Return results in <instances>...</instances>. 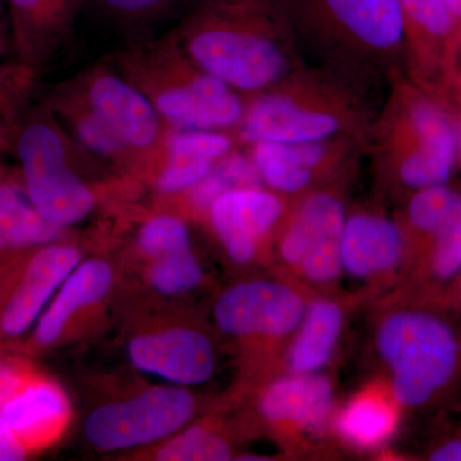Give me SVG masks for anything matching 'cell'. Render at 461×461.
<instances>
[{
    "mask_svg": "<svg viewBox=\"0 0 461 461\" xmlns=\"http://www.w3.org/2000/svg\"><path fill=\"white\" fill-rule=\"evenodd\" d=\"M377 348L393 373V393L403 406L423 405L453 377L457 342L447 324L420 312L387 315Z\"/></svg>",
    "mask_w": 461,
    "mask_h": 461,
    "instance_id": "cell-1",
    "label": "cell"
},
{
    "mask_svg": "<svg viewBox=\"0 0 461 461\" xmlns=\"http://www.w3.org/2000/svg\"><path fill=\"white\" fill-rule=\"evenodd\" d=\"M195 409V399L184 387H151L94 409L85 421V436L102 451L154 444L180 432Z\"/></svg>",
    "mask_w": 461,
    "mask_h": 461,
    "instance_id": "cell-2",
    "label": "cell"
},
{
    "mask_svg": "<svg viewBox=\"0 0 461 461\" xmlns=\"http://www.w3.org/2000/svg\"><path fill=\"white\" fill-rule=\"evenodd\" d=\"M26 193L39 213L58 227L72 226L90 213L91 191L66 165L59 136L44 124L27 127L18 141Z\"/></svg>",
    "mask_w": 461,
    "mask_h": 461,
    "instance_id": "cell-3",
    "label": "cell"
},
{
    "mask_svg": "<svg viewBox=\"0 0 461 461\" xmlns=\"http://www.w3.org/2000/svg\"><path fill=\"white\" fill-rule=\"evenodd\" d=\"M305 311L304 299L288 285L254 280L224 291L215 303L214 320L238 338H284L299 329Z\"/></svg>",
    "mask_w": 461,
    "mask_h": 461,
    "instance_id": "cell-4",
    "label": "cell"
},
{
    "mask_svg": "<svg viewBox=\"0 0 461 461\" xmlns=\"http://www.w3.org/2000/svg\"><path fill=\"white\" fill-rule=\"evenodd\" d=\"M345 222L344 206L338 198L315 194L300 206L285 232L280 244L282 260L314 284L336 281L342 271Z\"/></svg>",
    "mask_w": 461,
    "mask_h": 461,
    "instance_id": "cell-5",
    "label": "cell"
},
{
    "mask_svg": "<svg viewBox=\"0 0 461 461\" xmlns=\"http://www.w3.org/2000/svg\"><path fill=\"white\" fill-rule=\"evenodd\" d=\"M190 51L209 75L240 89H260L284 69V58L271 41L238 30L200 32L191 41Z\"/></svg>",
    "mask_w": 461,
    "mask_h": 461,
    "instance_id": "cell-6",
    "label": "cell"
},
{
    "mask_svg": "<svg viewBox=\"0 0 461 461\" xmlns=\"http://www.w3.org/2000/svg\"><path fill=\"white\" fill-rule=\"evenodd\" d=\"M127 355L139 371L177 386L204 384L215 369L211 339L199 330L182 327L136 336L127 346Z\"/></svg>",
    "mask_w": 461,
    "mask_h": 461,
    "instance_id": "cell-7",
    "label": "cell"
},
{
    "mask_svg": "<svg viewBox=\"0 0 461 461\" xmlns=\"http://www.w3.org/2000/svg\"><path fill=\"white\" fill-rule=\"evenodd\" d=\"M81 262L71 245L50 244L33 254L0 313V330L8 338L25 333L39 321L58 288Z\"/></svg>",
    "mask_w": 461,
    "mask_h": 461,
    "instance_id": "cell-8",
    "label": "cell"
},
{
    "mask_svg": "<svg viewBox=\"0 0 461 461\" xmlns=\"http://www.w3.org/2000/svg\"><path fill=\"white\" fill-rule=\"evenodd\" d=\"M281 214L280 199L259 187L227 191L211 206L215 233L230 259L239 264L254 259L260 240Z\"/></svg>",
    "mask_w": 461,
    "mask_h": 461,
    "instance_id": "cell-9",
    "label": "cell"
},
{
    "mask_svg": "<svg viewBox=\"0 0 461 461\" xmlns=\"http://www.w3.org/2000/svg\"><path fill=\"white\" fill-rule=\"evenodd\" d=\"M411 123L417 149L402 160L400 177L406 186L418 190L445 185L459 157L456 127L429 103L412 107Z\"/></svg>",
    "mask_w": 461,
    "mask_h": 461,
    "instance_id": "cell-10",
    "label": "cell"
},
{
    "mask_svg": "<svg viewBox=\"0 0 461 461\" xmlns=\"http://www.w3.org/2000/svg\"><path fill=\"white\" fill-rule=\"evenodd\" d=\"M0 420L32 450L60 436L71 420V403L54 382L29 375L0 406Z\"/></svg>",
    "mask_w": 461,
    "mask_h": 461,
    "instance_id": "cell-11",
    "label": "cell"
},
{
    "mask_svg": "<svg viewBox=\"0 0 461 461\" xmlns=\"http://www.w3.org/2000/svg\"><path fill=\"white\" fill-rule=\"evenodd\" d=\"M332 402V384L329 378L317 373H293L264 390L259 408L263 417L271 423L321 433L329 424Z\"/></svg>",
    "mask_w": 461,
    "mask_h": 461,
    "instance_id": "cell-12",
    "label": "cell"
},
{
    "mask_svg": "<svg viewBox=\"0 0 461 461\" xmlns=\"http://www.w3.org/2000/svg\"><path fill=\"white\" fill-rule=\"evenodd\" d=\"M402 236L395 223L375 214L346 221L341 241L342 269L357 278L393 271L402 259Z\"/></svg>",
    "mask_w": 461,
    "mask_h": 461,
    "instance_id": "cell-13",
    "label": "cell"
},
{
    "mask_svg": "<svg viewBox=\"0 0 461 461\" xmlns=\"http://www.w3.org/2000/svg\"><path fill=\"white\" fill-rule=\"evenodd\" d=\"M330 114L311 111L286 98L268 96L253 105L247 115L244 135L248 140L302 144L321 141L338 130Z\"/></svg>",
    "mask_w": 461,
    "mask_h": 461,
    "instance_id": "cell-14",
    "label": "cell"
},
{
    "mask_svg": "<svg viewBox=\"0 0 461 461\" xmlns=\"http://www.w3.org/2000/svg\"><path fill=\"white\" fill-rule=\"evenodd\" d=\"M157 104L173 122L198 130L230 126L242 113L238 96L213 75L202 76L181 89L165 91Z\"/></svg>",
    "mask_w": 461,
    "mask_h": 461,
    "instance_id": "cell-15",
    "label": "cell"
},
{
    "mask_svg": "<svg viewBox=\"0 0 461 461\" xmlns=\"http://www.w3.org/2000/svg\"><path fill=\"white\" fill-rule=\"evenodd\" d=\"M113 282V269L102 259L78 263L42 312L35 330L36 344H54L77 312L104 299Z\"/></svg>",
    "mask_w": 461,
    "mask_h": 461,
    "instance_id": "cell-16",
    "label": "cell"
},
{
    "mask_svg": "<svg viewBox=\"0 0 461 461\" xmlns=\"http://www.w3.org/2000/svg\"><path fill=\"white\" fill-rule=\"evenodd\" d=\"M94 112L105 121L118 138L133 145L147 147L156 139V112L141 94L114 77H103L90 93Z\"/></svg>",
    "mask_w": 461,
    "mask_h": 461,
    "instance_id": "cell-17",
    "label": "cell"
},
{
    "mask_svg": "<svg viewBox=\"0 0 461 461\" xmlns=\"http://www.w3.org/2000/svg\"><path fill=\"white\" fill-rule=\"evenodd\" d=\"M339 25L379 50L395 47L406 30L400 0H321Z\"/></svg>",
    "mask_w": 461,
    "mask_h": 461,
    "instance_id": "cell-18",
    "label": "cell"
},
{
    "mask_svg": "<svg viewBox=\"0 0 461 461\" xmlns=\"http://www.w3.org/2000/svg\"><path fill=\"white\" fill-rule=\"evenodd\" d=\"M342 323L344 314L335 302L318 299L306 306L299 332L288 350L290 371L295 375H312L323 368L335 351Z\"/></svg>",
    "mask_w": 461,
    "mask_h": 461,
    "instance_id": "cell-19",
    "label": "cell"
},
{
    "mask_svg": "<svg viewBox=\"0 0 461 461\" xmlns=\"http://www.w3.org/2000/svg\"><path fill=\"white\" fill-rule=\"evenodd\" d=\"M324 157L321 141L302 144L257 142L253 163L260 178L282 193H295L304 189L315 167Z\"/></svg>",
    "mask_w": 461,
    "mask_h": 461,
    "instance_id": "cell-20",
    "label": "cell"
},
{
    "mask_svg": "<svg viewBox=\"0 0 461 461\" xmlns=\"http://www.w3.org/2000/svg\"><path fill=\"white\" fill-rule=\"evenodd\" d=\"M60 229L48 222L27 193L12 184H0V250L53 244Z\"/></svg>",
    "mask_w": 461,
    "mask_h": 461,
    "instance_id": "cell-21",
    "label": "cell"
},
{
    "mask_svg": "<svg viewBox=\"0 0 461 461\" xmlns=\"http://www.w3.org/2000/svg\"><path fill=\"white\" fill-rule=\"evenodd\" d=\"M397 420L396 408L390 397L368 391L354 397L339 411L336 429L348 444L375 447L390 438Z\"/></svg>",
    "mask_w": 461,
    "mask_h": 461,
    "instance_id": "cell-22",
    "label": "cell"
},
{
    "mask_svg": "<svg viewBox=\"0 0 461 461\" xmlns=\"http://www.w3.org/2000/svg\"><path fill=\"white\" fill-rule=\"evenodd\" d=\"M232 448L222 436L204 426H193L173 435L159 450L162 461H223L232 457Z\"/></svg>",
    "mask_w": 461,
    "mask_h": 461,
    "instance_id": "cell-23",
    "label": "cell"
},
{
    "mask_svg": "<svg viewBox=\"0 0 461 461\" xmlns=\"http://www.w3.org/2000/svg\"><path fill=\"white\" fill-rule=\"evenodd\" d=\"M151 286L165 295H178L199 286L203 268L193 250L151 259L149 268Z\"/></svg>",
    "mask_w": 461,
    "mask_h": 461,
    "instance_id": "cell-24",
    "label": "cell"
},
{
    "mask_svg": "<svg viewBox=\"0 0 461 461\" xmlns=\"http://www.w3.org/2000/svg\"><path fill=\"white\" fill-rule=\"evenodd\" d=\"M461 203L456 191L441 186L424 187L409 204V221L415 229L435 235Z\"/></svg>",
    "mask_w": 461,
    "mask_h": 461,
    "instance_id": "cell-25",
    "label": "cell"
},
{
    "mask_svg": "<svg viewBox=\"0 0 461 461\" xmlns=\"http://www.w3.org/2000/svg\"><path fill=\"white\" fill-rule=\"evenodd\" d=\"M142 253L150 259L190 250V233L185 223L171 215L151 218L139 235Z\"/></svg>",
    "mask_w": 461,
    "mask_h": 461,
    "instance_id": "cell-26",
    "label": "cell"
},
{
    "mask_svg": "<svg viewBox=\"0 0 461 461\" xmlns=\"http://www.w3.org/2000/svg\"><path fill=\"white\" fill-rule=\"evenodd\" d=\"M406 25L420 29L436 39L447 38L457 23L444 0H400Z\"/></svg>",
    "mask_w": 461,
    "mask_h": 461,
    "instance_id": "cell-27",
    "label": "cell"
},
{
    "mask_svg": "<svg viewBox=\"0 0 461 461\" xmlns=\"http://www.w3.org/2000/svg\"><path fill=\"white\" fill-rule=\"evenodd\" d=\"M433 236L432 269L437 277L447 280L461 269V203Z\"/></svg>",
    "mask_w": 461,
    "mask_h": 461,
    "instance_id": "cell-28",
    "label": "cell"
},
{
    "mask_svg": "<svg viewBox=\"0 0 461 461\" xmlns=\"http://www.w3.org/2000/svg\"><path fill=\"white\" fill-rule=\"evenodd\" d=\"M211 171L212 159L189 151L171 150V159L159 178V189L176 193L195 186Z\"/></svg>",
    "mask_w": 461,
    "mask_h": 461,
    "instance_id": "cell-29",
    "label": "cell"
},
{
    "mask_svg": "<svg viewBox=\"0 0 461 461\" xmlns=\"http://www.w3.org/2000/svg\"><path fill=\"white\" fill-rule=\"evenodd\" d=\"M230 148V141L222 135L204 131L177 133L171 140V150L189 151L213 160L223 156Z\"/></svg>",
    "mask_w": 461,
    "mask_h": 461,
    "instance_id": "cell-30",
    "label": "cell"
},
{
    "mask_svg": "<svg viewBox=\"0 0 461 461\" xmlns=\"http://www.w3.org/2000/svg\"><path fill=\"white\" fill-rule=\"evenodd\" d=\"M78 135L87 148L98 153H112L122 144L114 130L96 113L84 118L78 127Z\"/></svg>",
    "mask_w": 461,
    "mask_h": 461,
    "instance_id": "cell-31",
    "label": "cell"
},
{
    "mask_svg": "<svg viewBox=\"0 0 461 461\" xmlns=\"http://www.w3.org/2000/svg\"><path fill=\"white\" fill-rule=\"evenodd\" d=\"M63 0H8L14 14L27 23H41L56 14Z\"/></svg>",
    "mask_w": 461,
    "mask_h": 461,
    "instance_id": "cell-32",
    "label": "cell"
},
{
    "mask_svg": "<svg viewBox=\"0 0 461 461\" xmlns=\"http://www.w3.org/2000/svg\"><path fill=\"white\" fill-rule=\"evenodd\" d=\"M29 377L16 364L0 362V406L21 387Z\"/></svg>",
    "mask_w": 461,
    "mask_h": 461,
    "instance_id": "cell-33",
    "label": "cell"
},
{
    "mask_svg": "<svg viewBox=\"0 0 461 461\" xmlns=\"http://www.w3.org/2000/svg\"><path fill=\"white\" fill-rule=\"evenodd\" d=\"M29 448L0 420V461H20L26 459Z\"/></svg>",
    "mask_w": 461,
    "mask_h": 461,
    "instance_id": "cell-34",
    "label": "cell"
},
{
    "mask_svg": "<svg viewBox=\"0 0 461 461\" xmlns=\"http://www.w3.org/2000/svg\"><path fill=\"white\" fill-rule=\"evenodd\" d=\"M100 2L114 11L139 14V12L150 11V9L159 7L167 0H100Z\"/></svg>",
    "mask_w": 461,
    "mask_h": 461,
    "instance_id": "cell-35",
    "label": "cell"
},
{
    "mask_svg": "<svg viewBox=\"0 0 461 461\" xmlns=\"http://www.w3.org/2000/svg\"><path fill=\"white\" fill-rule=\"evenodd\" d=\"M430 459L435 461H461V441L448 442L437 448Z\"/></svg>",
    "mask_w": 461,
    "mask_h": 461,
    "instance_id": "cell-36",
    "label": "cell"
},
{
    "mask_svg": "<svg viewBox=\"0 0 461 461\" xmlns=\"http://www.w3.org/2000/svg\"><path fill=\"white\" fill-rule=\"evenodd\" d=\"M448 11L455 17L457 23H461V0H444Z\"/></svg>",
    "mask_w": 461,
    "mask_h": 461,
    "instance_id": "cell-37",
    "label": "cell"
},
{
    "mask_svg": "<svg viewBox=\"0 0 461 461\" xmlns=\"http://www.w3.org/2000/svg\"><path fill=\"white\" fill-rule=\"evenodd\" d=\"M456 127V135H457V149H459V157L461 158V115L459 123H457Z\"/></svg>",
    "mask_w": 461,
    "mask_h": 461,
    "instance_id": "cell-38",
    "label": "cell"
},
{
    "mask_svg": "<svg viewBox=\"0 0 461 461\" xmlns=\"http://www.w3.org/2000/svg\"><path fill=\"white\" fill-rule=\"evenodd\" d=\"M0 41H2V33H0Z\"/></svg>",
    "mask_w": 461,
    "mask_h": 461,
    "instance_id": "cell-39",
    "label": "cell"
}]
</instances>
